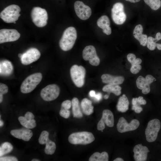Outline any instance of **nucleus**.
I'll list each match as a JSON object with an SVG mask.
<instances>
[{"instance_id": "nucleus-1", "label": "nucleus", "mask_w": 161, "mask_h": 161, "mask_svg": "<svg viewBox=\"0 0 161 161\" xmlns=\"http://www.w3.org/2000/svg\"><path fill=\"white\" fill-rule=\"evenodd\" d=\"M77 38V31L75 27H70L64 31L59 42L60 48L63 50L67 51L73 47Z\"/></svg>"}, {"instance_id": "nucleus-2", "label": "nucleus", "mask_w": 161, "mask_h": 161, "mask_svg": "<svg viewBox=\"0 0 161 161\" xmlns=\"http://www.w3.org/2000/svg\"><path fill=\"white\" fill-rule=\"evenodd\" d=\"M42 78V75L40 72L34 73L29 75L25 79L21 85V92L24 94L31 92L40 83Z\"/></svg>"}, {"instance_id": "nucleus-3", "label": "nucleus", "mask_w": 161, "mask_h": 161, "mask_svg": "<svg viewBox=\"0 0 161 161\" xmlns=\"http://www.w3.org/2000/svg\"><path fill=\"white\" fill-rule=\"evenodd\" d=\"M95 140L93 134L87 131L75 132L69 136V142L72 144L87 145L93 142Z\"/></svg>"}, {"instance_id": "nucleus-4", "label": "nucleus", "mask_w": 161, "mask_h": 161, "mask_svg": "<svg viewBox=\"0 0 161 161\" xmlns=\"http://www.w3.org/2000/svg\"><path fill=\"white\" fill-rule=\"evenodd\" d=\"M20 7L16 4H12L5 7L0 13L1 18L5 22L14 23L17 21L20 16Z\"/></svg>"}, {"instance_id": "nucleus-5", "label": "nucleus", "mask_w": 161, "mask_h": 161, "mask_svg": "<svg viewBox=\"0 0 161 161\" xmlns=\"http://www.w3.org/2000/svg\"><path fill=\"white\" fill-rule=\"evenodd\" d=\"M31 17L32 21L38 27H44L47 24L48 14L44 9L38 7H33L31 12Z\"/></svg>"}, {"instance_id": "nucleus-6", "label": "nucleus", "mask_w": 161, "mask_h": 161, "mask_svg": "<svg viewBox=\"0 0 161 161\" xmlns=\"http://www.w3.org/2000/svg\"><path fill=\"white\" fill-rule=\"evenodd\" d=\"M70 74L73 82L77 87H81L83 86L86 75V70L83 66L73 65L70 69Z\"/></svg>"}, {"instance_id": "nucleus-7", "label": "nucleus", "mask_w": 161, "mask_h": 161, "mask_svg": "<svg viewBox=\"0 0 161 161\" xmlns=\"http://www.w3.org/2000/svg\"><path fill=\"white\" fill-rule=\"evenodd\" d=\"M160 127L161 123L158 119H152L148 122L145 131L146 139L148 142H152L156 140Z\"/></svg>"}, {"instance_id": "nucleus-8", "label": "nucleus", "mask_w": 161, "mask_h": 161, "mask_svg": "<svg viewBox=\"0 0 161 161\" xmlns=\"http://www.w3.org/2000/svg\"><path fill=\"white\" fill-rule=\"evenodd\" d=\"M60 92V88L57 85L50 84L42 89L40 95L44 100L51 101L56 99L59 96Z\"/></svg>"}, {"instance_id": "nucleus-9", "label": "nucleus", "mask_w": 161, "mask_h": 161, "mask_svg": "<svg viewBox=\"0 0 161 161\" xmlns=\"http://www.w3.org/2000/svg\"><path fill=\"white\" fill-rule=\"evenodd\" d=\"M124 5L120 2L115 3L111 10V15L114 22L117 25L123 24L126 18V16L124 11Z\"/></svg>"}, {"instance_id": "nucleus-10", "label": "nucleus", "mask_w": 161, "mask_h": 161, "mask_svg": "<svg viewBox=\"0 0 161 161\" xmlns=\"http://www.w3.org/2000/svg\"><path fill=\"white\" fill-rule=\"evenodd\" d=\"M82 56L85 61H89V63L93 66H97L100 63V59L97 56L95 47L92 45L86 46L82 52Z\"/></svg>"}, {"instance_id": "nucleus-11", "label": "nucleus", "mask_w": 161, "mask_h": 161, "mask_svg": "<svg viewBox=\"0 0 161 161\" xmlns=\"http://www.w3.org/2000/svg\"><path fill=\"white\" fill-rule=\"evenodd\" d=\"M140 124L139 121L137 119L132 120L129 123H128L123 117H121L118 120L117 128L118 132L123 133L136 130Z\"/></svg>"}, {"instance_id": "nucleus-12", "label": "nucleus", "mask_w": 161, "mask_h": 161, "mask_svg": "<svg viewBox=\"0 0 161 161\" xmlns=\"http://www.w3.org/2000/svg\"><path fill=\"white\" fill-rule=\"evenodd\" d=\"M74 7L76 14L81 20H87L91 16L92 10L91 8L81 1H76L74 3Z\"/></svg>"}, {"instance_id": "nucleus-13", "label": "nucleus", "mask_w": 161, "mask_h": 161, "mask_svg": "<svg viewBox=\"0 0 161 161\" xmlns=\"http://www.w3.org/2000/svg\"><path fill=\"white\" fill-rule=\"evenodd\" d=\"M40 56L41 53L37 49L31 48L22 54L20 60L23 64L28 65L37 61Z\"/></svg>"}, {"instance_id": "nucleus-14", "label": "nucleus", "mask_w": 161, "mask_h": 161, "mask_svg": "<svg viewBox=\"0 0 161 161\" xmlns=\"http://www.w3.org/2000/svg\"><path fill=\"white\" fill-rule=\"evenodd\" d=\"M20 33L16 30L4 29L0 30V43L14 41L18 40Z\"/></svg>"}, {"instance_id": "nucleus-15", "label": "nucleus", "mask_w": 161, "mask_h": 161, "mask_svg": "<svg viewBox=\"0 0 161 161\" xmlns=\"http://www.w3.org/2000/svg\"><path fill=\"white\" fill-rule=\"evenodd\" d=\"M134 158L136 161H145L147 158L148 153L150 151L146 146L141 144L135 145L133 149Z\"/></svg>"}, {"instance_id": "nucleus-16", "label": "nucleus", "mask_w": 161, "mask_h": 161, "mask_svg": "<svg viewBox=\"0 0 161 161\" xmlns=\"http://www.w3.org/2000/svg\"><path fill=\"white\" fill-rule=\"evenodd\" d=\"M143 28L142 26L140 24L136 25L133 32V35L134 37L138 40L141 45L145 46L147 45L148 37L145 34H142Z\"/></svg>"}, {"instance_id": "nucleus-17", "label": "nucleus", "mask_w": 161, "mask_h": 161, "mask_svg": "<svg viewBox=\"0 0 161 161\" xmlns=\"http://www.w3.org/2000/svg\"><path fill=\"white\" fill-rule=\"evenodd\" d=\"M13 67L11 62L7 60H3L0 62V74L3 76H8L13 72Z\"/></svg>"}, {"instance_id": "nucleus-18", "label": "nucleus", "mask_w": 161, "mask_h": 161, "mask_svg": "<svg viewBox=\"0 0 161 161\" xmlns=\"http://www.w3.org/2000/svg\"><path fill=\"white\" fill-rule=\"evenodd\" d=\"M103 83L111 85H119L122 84L124 78L122 76H114L108 74H103L101 76Z\"/></svg>"}, {"instance_id": "nucleus-19", "label": "nucleus", "mask_w": 161, "mask_h": 161, "mask_svg": "<svg viewBox=\"0 0 161 161\" xmlns=\"http://www.w3.org/2000/svg\"><path fill=\"white\" fill-rule=\"evenodd\" d=\"M137 88L142 90V92L144 94L148 93L150 91V84L146 79L142 76H139L136 81Z\"/></svg>"}, {"instance_id": "nucleus-20", "label": "nucleus", "mask_w": 161, "mask_h": 161, "mask_svg": "<svg viewBox=\"0 0 161 161\" xmlns=\"http://www.w3.org/2000/svg\"><path fill=\"white\" fill-rule=\"evenodd\" d=\"M100 120L109 127H112L114 125V115L109 110L106 109L103 110L102 117Z\"/></svg>"}, {"instance_id": "nucleus-21", "label": "nucleus", "mask_w": 161, "mask_h": 161, "mask_svg": "<svg viewBox=\"0 0 161 161\" xmlns=\"http://www.w3.org/2000/svg\"><path fill=\"white\" fill-rule=\"evenodd\" d=\"M129 103L128 98L123 94L118 99L116 106L117 110L121 112H126L129 109Z\"/></svg>"}, {"instance_id": "nucleus-22", "label": "nucleus", "mask_w": 161, "mask_h": 161, "mask_svg": "<svg viewBox=\"0 0 161 161\" xmlns=\"http://www.w3.org/2000/svg\"><path fill=\"white\" fill-rule=\"evenodd\" d=\"M80 106L83 112L85 115H89L94 112V107L92 102L87 98H84L82 100Z\"/></svg>"}, {"instance_id": "nucleus-23", "label": "nucleus", "mask_w": 161, "mask_h": 161, "mask_svg": "<svg viewBox=\"0 0 161 161\" xmlns=\"http://www.w3.org/2000/svg\"><path fill=\"white\" fill-rule=\"evenodd\" d=\"M71 102L73 117L77 118L82 117L83 115L80 110L78 99L75 97L72 99Z\"/></svg>"}, {"instance_id": "nucleus-24", "label": "nucleus", "mask_w": 161, "mask_h": 161, "mask_svg": "<svg viewBox=\"0 0 161 161\" xmlns=\"http://www.w3.org/2000/svg\"><path fill=\"white\" fill-rule=\"evenodd\" d=\"M89 161H108L109 155L108 153L103 151L101 153L95 152L89 157Z\"/></svg>"}, {"instance_id": "nucleus-25", "label": "nucleus", "mask_w": 161, "mask_h": 161, "mask_svg": "<svg viewBox=\"0 0 161 161\" xmlns=\"http://www.w3.org/2000/svg\"><path fill=\"white\" fill-rule=\"evenodd\" d=\"M121 87L118 85L109 84L105 86L102 89L103 91L112 93L117 96H118L121 94Z\"/></svg>"}, {"instance_id": "nucleus-26", "label": "nucleus", "mask_w": 161, "mask_h": 161, "mask_svg": "<svg viewBox=\"0 0 161 161\" xmlns=\"http://www.w3.org/2000/svg\"><path fill=\"white\" fill-rule=\"evenodd\" d=\"M18 120L20 124L27 129H33L36 125L35 120L34 119L27 120L24 117L20 116L18 118Z\"/></svg>"}, {"instance_id": "nucleus-27", "label": "nucleus", "mask_w": 161, "mask_h": 161, "mask_svg": "<svg viewBox=\"0 0 161 161\" xmlns=\"http://www.w3.org/2000/svg\"><path fill=\"white\" fill-rule=\"evenodd\" d=\"M97 24L103 30H105L109 27L110 25L109 19L106 16H103L97 20Z\"/></svg>"}, {"instance_id": "nucleus-28", "label": "nucleus", "mask_w": 161, "mask_h": 161, "mask_svg": "<svg viewBox=\"0 0 161 161\" xmlns=\"http://www.w3.org/2000/svg\"><path fill=\"white\" fill-rule=\"evenodd\" d=\"M13 149L12 145L8 142H5L1 145L0 147V156L11 152Z\"/></svg>"}, {"instance_id": "nucleus-29", "label": "nucleus", "mask_w": 161, "mask_h": 161, "mask_svg": "<svg viewBox=\"0 0 161 161\" xmlns=\"http://www.w3.org/2000/svg\"><path fill=\"white\" fill-rule=\"evenodd\" d=\"M56 149V145L55 143L49 139L46 143L44 149L45 153L47 155L52 154L54 153Z\"/></svg>"}, {"instance_id": "nucleus-30", "label": "nucleus", "mask_w": 161, "mask_h": 161, "mask_svg": "<svg viewBox=\"0 0 161 161\" xmlns=\"http://www.w3.org/2000/svg\"><path fill=\"white\" fill-rule=\"evenodd\" d=\"M145 2L154 10H157L161 5L160 0H144Z\"/></svg>"}, {"instance_id": "nucleus-31", "label": "nucleus", "mask_w": 161, "mask_h": 161, "mask_svg": "<svg viewBox=\"0 0 161 161\" xmlns=\"http://www.w3.org/2000/svg\"><path fill=\"white\" fill-rule=\"evenodd\" d=\"M49 133L47 131H43L41 132L38 139L39 143L41 144H46L49 139Z\"/></svg>"}, {"instance_id": "nucleus-32", "label": "nucleus", "mask_w": 161, "mask_h": 161, "mask_svg": "<svg viewBox=\"0 0 161 161\" xmlns=\"http://www.w3.org/2000/svg\"><path fill=\"white\" fill-rule=\"evenodd\" d=\"M157 42L155 38H153L151 36L148 38L147 46L148 48L151 50H153L156 47Z\"/></svg>"}, {"instance_id": "nucleus-33", "label": "nucleus", "mask_w": 161, "mask_h": 161, "mask_svg": "<svg viewBox=\"0 0 161 161\" xmlns=\"http://www.w3.org/2000/svg\"><path fill=\"white\" fill-rule=\"evenodd\" d=\"M32 135V132L31 130L28 129L24 128L21 139L24 141H28L30 140Z\"/></svg>"}, {"instance_id": "nucleus-34", "label": "nucleus", "mask_w": 161, "mask_h": 161, "mask_svg": "<svg viewBox=\"0 0 161 161\" xmlns=\"http://www.w3.org/2000/svg\"><path fill=\"white\" fill-rule=\"evenodd\" d=\"M24 131V128L13 129L10 131V134L16 138L21 139Z\"/></svg>"}, {"instance_id": "nucleus-35", "label": "nucleus", "mask_w": 161, "mask_h": 161, "mask_svg": "<svg viewBox=\"0 0 161 161\" xmlns=\"http://www.w3.org/2000/svg\"><path fill=\"white\" fill-rule=\"evenodd\" d=\"M59 114L62 117L65 118H68L70 115V111L68 109L61 107L59 112Z\"/></svg>"}, {"instance_id": "nucleus-36", "label": "nucleus", "mask_w": 161, "mask_h": 161, "mask_svg": "<svg viewBox=\"0 0 161 161\" xmlns=\"http://www.w3.org/2000/svg\"><path fill=\"white\" fill-rule=\"evenodd\" d=\"M142 68L140 64H134L131 65L130 68L131 72L133 74H136L138 73Z\"/></svg>"}, {"instance_id": "nucleus-37", "label": "nucleus", "mask_w": 161, "mask_h": 161, "mask_svg": "<svg viewBox=\"0 0 161 161\" xmlns=\"http://www.w3.org/2000/svg\"><path fill=\"white\" fill-rule=\"evenodd\" d=\"M8 91V86L6 84L0 83V94L4 95L7 93Z\"/></svg>"}, {"instance_id": "nucleus-38", "label": "nucleus", "mask_w": 161, "mask_h": 161, "mask_svg": "<svg viewBox=\"0 0 161 161\" xmlns=\"http://www.w3.org/2000/svg\"><path fill=\"white\" fill-rule=\"evenodd\" d=\"M72 106V102L69 100H66L64 101L61 103V107L69 109Z\"/></svg>"}, {"instance_id": "nucleus-39", "label": "nucleus", "mask_w": 161, "mask_h": 161, "mask_svg": "<svg viewBox=\"0 0 161 161\" xmlns=\"http://www.w3.org/2000/svg\"><path fill=\"white\" fill-rule=\"evenodd\" d=\"M0 161H17L18 159L15 157L12 156H7L0 158Z\"/></svg>"}, {"instance_id": "nucleus-40", "label": "nucleus", "mask_w": 161, "mask_h": 161, "mask_svg": "<svg viewBox=\"0 0 161 161\" xmlns=\"http://www.w3.org/2000/svg\"><path fill=\"white\" fill-rule=\"evenodd\" d=\"M127 59L131 65H133L136 59L135 55L133 53H129L127 55Z\"/></svg>"}, {"instance_id": "nucleus-41", "label": "nucleus", "mask_w": 161, "mask_h": 161, "mask_svg": "<svg viewBox=\"0 0 161 161\" xmlns=\"http://www.w3.org/2000/svg\"><path fill=\"white\" fill-rule=\"evenodd\" d=\"M137 103L135 105H133L132 109L134 110L135 112L137 113H139L143 111V109L142 107L139 105Z\"/></svg>"}, {"instance_id": "nucleus-42", "label": "nucleus", "mask_w": 161, "mask_h": 161, "mask_svg": "<svg viewBox=\"0 0 161 161\" xmlns=\"http://www.w3.org/2000/svg\"><path fill=\"white\" fill-rule=\"evenodd\" d=\"M105 128V124L100 120L97 123V128L98 130L102 131Z\"/></svg>"}, {"instance_id": "nucleus-43", "label": "nucleus", "mask_w": 161, "mask_h": 161, "mask_svg": "<svg viewBox=\"0 0 161 161\" xmlns=\"http://www.w3.org/2000/svg\"><path fill=\"white\" fill-rule=\"evenodd\" d=\"M25 118L27 120H31L34 119L35 116L34 114L31 112H28L24 115Z\"/></svg>"}, {"instance_id": "nucleus-44", "label": "nucleus", "mask_w": 161, "mask_h": 161, "mask_svg": "<svg viewBox=\"0 0 161 161\" xmlns=\"http://www.w3.org/2000/svg\"><path fill=\"white\" fill-rule=\"evenodd\" d=\"M137 103L139 105H145L146 103V101L143 99V97L140 96L138 98H136Z\"/></svg>"}, {"instance_id": "nucleus-45", "label": "nucleus", "mask_w": 161, "mask_h": 161, "mask_svg": "<svg viewBox=\"0 0 161 161\" xmlns=\"http://www.w3.org/2000/svg\"><path fill=\"white\" fill-rule=\"evenodd\" d=\"M145 78L150 84L152 83L155 79L153 76L150 75H147Z\"/></svg>"}, {"instance_id": "nucleus-46", "label": "nucleus", "mask_w": 161, "mask_h": 161, "mask_svg": "<svg viewBox=\"0 0 161 161\" xmlns=\"http://www.w3.org/2000/svg\"><path fill=\"white\" fill-rule=\"evenodd\" d=\"M103 32L107 35H110L112 32L111 29L109 27L105 30H103Z\"/></svg>"}, {"instance_id": "nucleus-47", "label": "nucleus", "mask_w": 161, "mask_h": 161, "mask_svg": "<svg viewBox=\"0 0 161 161\" xmlns=\"http://www.w3.org/2000/svg\"><path fill=\"white\" fill-rule=\"evenodd\" d=\"M94 97L97 101H99L102 98V95L100 92L98 93L97 94H96Z\"/></svg>"}, {"instance_id": "nucleus-48", "label": "nucleus", "mask_w": 161, "mask_h": 161, "mask_svg": "<svg viewBox=\"0 0 161 161\" xmlns=\"http://www.w3.org/2000/svg\"><path fill=\"white\" fill-rule=\"evenodd\" d=\"M155 38L157 41L161 39V33L160 32L157 33Z\"/></svg>"}, {"instance_id": "nucleus-49", "label": "nucleus", "mask_w": 161, "mask_h": 161, "mask_svg": "<svg viewBox=\"0 0 161 161\" xmlns=\"http://www.w3.org/2000/svg\"><path fill=\"white\" fill-rule=\"evenodd\" d=\"M142 62V61L141 59L140 58H136L133 65L140 64H141Z\"/></svg>"}, {"instance_id": "nucleus-50", "label": "nucleus", "mask_w": 161, "mask_h": 161, "mask_svg": "<svg viewBox=\"0 0 161 161\" xmlns=\"http://www.w3.org/2000/svg\"><path fill=\"white\" fill-rule=\"evenodd\" d=\"M89 95L90 97H94L96 95L95 91L93 90L90 91L89 92Z\"/></svg>"}, {"instance_id": "nucleus-51", "label": "nucleus", "mask_w": 161, "mask_h": 161, "mask_svg": "<svg viewBox=\"0 0 161 161\" xmlns=\"http://www.w3.org/2000/svg\"><path fill=\"white\" fill-rule=\"evenodd\" d=\"M132 103L133 105H136L137 103L136 98L132 99Z\"/></svg>"}, {"instance_id": "nucleus-52", "label": "nucleus", "mask_w": 161, "mask_h": 161, "mask_svg": "<svg viewBox=\"0 0 161 161\" xmlns=\"http://www.w3.org/2000/svg\"><path fill=\"white\" fill-rule=\"evenodd\" d=\"M156 47L158 49L161 50V44L156 43Z\"/></svg>"}, {"instance_id": "nucleus-53", "label": "nucleus", "mask_w": 161, "mask_h": 161, "mask_svg": "<svg viewBox=\"0 0 161 161\" xmlns=\"http://www.w3.org/2000/svg\"><path fill=\"white\" fill-rule=\"evenodd\" d=\"M132 3H135L139 1L140 0H125Z\"/></svg>"}, {"instance_id": "nucleus-54", "label": "nucleus", "mask_w": 161, "mask_h": 161, "mask_svg": "<svg viewBox=\"0 0 161 161\" xmlns=\"http://www.w3.org/2000/svg\"><path fill=\"white\" fill-rule=\"evenodd\" d=\"M114 161H123L124 160L121 158H117L113 160Z\"/></svg>"}, {"instance_id": "nucleus-55", "label": "nucleus", "mask_w": 161, "mask_h": 161, "mask_svg": "<svg viewBox=\"0 0 161 161\" xmlns=\"http://www.w3.org/2000/svg\"><path fill=\"white\" fill-rule=\"evenodd\" d=\"M3 99V95L0 94V103H1Z\"/></svg>"}, {"instance_id": "nucleus-56", "label": "nucleus", "mask_w": 161, "mask_h": 161, "mask_svg": "<svg viewBox=\"0 0 161 161\" xmlns=\"http://www.w3.org/2000/svg\"><path fill=\"white\" fill-rule=\"evenodd\" d=\"M3 125H4V122H3L2 120H0V127L2 126H3Z\"/></svg>"}, {"instance_id": "nucleus-57", "label": "nucleus", "mask_w": 161, "mask_h": 161, "mask_svg": "<svg viewBox=\"0 0 161 161\" xmlns=\"http://www.w3.org/2000/svg\"><path fill=\"white\" fill-rule=\"evenodd\" d=\"M109 97V95H106L104 96V98L105 99H107Z\"/></svg>"}, {"instance_id": "nucleus-58", "label": "nucleus", "mask_w": 161, "mask_h": 161, "mask_svg": "<svg viewBox=\"0 0 161 161\" xmlns=\"http://www.w3.org/2000/svg\"><path fill=\"white\" fill-rule=\"evenodd\" d=\"M32 161H39V160L36 159H33L31 160Z\"/></svg>"}, {"instance_id": "nucleus-59", "label": "nucleus", "mask_w": 161, "mask_h": 161, "mask_svg": "<svg viewBox=\"0 0 161 161\" xmlns=\"http://www.w3.org/2000/svg\"><path fill=\"white\" fill-rule=\"evenodd\" d=\"M22 54L19 53L18 54V57L20 58L22 57Z\"/></svg>"}, {"instance_id": "nucleus-60", "label": "nucleus", "mask_w": 161, "mask_h": 161, "mask_svg": "<svg viewBox=\"0 0 161 161\" xmlns=\"http://www.w3.org/2000/svg\"><path fill=\"white\" fill-rule=\"evenodd\" d=\"M14 24H15L16 23V22H15L13 23Z\"/></svg>"}]
</instances>
